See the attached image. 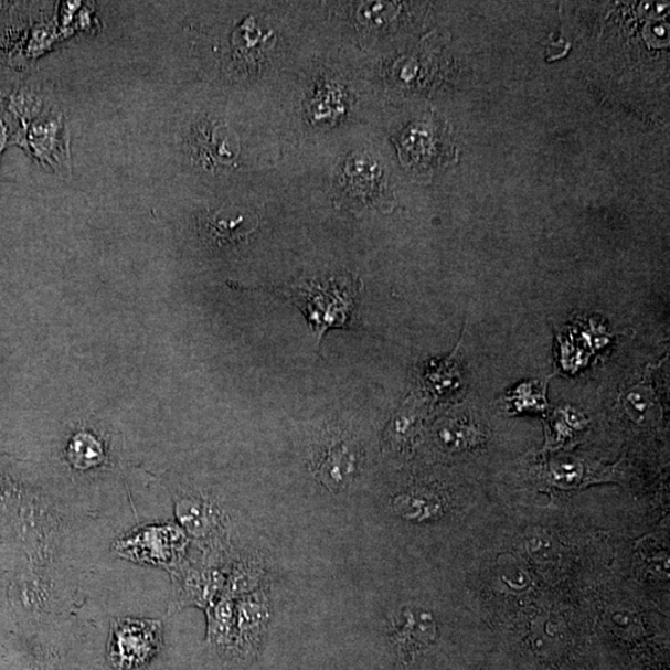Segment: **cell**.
I'll use <instances>...</instances> for the list:
<instances>
[{
  "label": "cell",
  "instance_id": "1",
  "mask_svg": "<svg viewBox=\"0 0 670 670\" xmlns=\"http://www.w3.org/2000/svg\"><path fill=\"white\" fill-rule=\"evenodd\" d=\"M277 291L301 309L319 343L331 329H350L357 323L359 287L354 279L332 278Z\"/></svg>",
  "mask_w": 670,
  "mask_h": 670
},
{
  "label": "cell",
  "instance_id": "2",
  "mask_svg": "<svg viewBox=\"0 0 670 670\" xmlns=\"http://www.w3.org/2000/svg\"><path fill=\"white\" fill-rule=\"evenodd\" d=\"M189 544L182 527L173 523L145 525L118 539L115 552L129 562L161 566L172 572L184 563Z\"/></svg>",
  "mask_w": 670,
  "mask_h": 670
},
{
  "label": "cell",
  "instance_id": "3",
  "mask_svg": "<svg viewBox=\"0 0 670 670\" xmlns=\"http://www.w3.org/2000/svg\"><path fill=\"white\" fill-rule=\"evenodd\" d=\"M162 642V625L153 619L117 618L108 641V659L116 670L147 664Z\"/></svg>",
  "mask_w": 670,
  "mask_h": 670
},
{
  "label": "cell",
  "instance_id": "4",
  "mask_svg": "<svg viewBox=\"0 0 670 670\" xmlns=\"http://www.w3.org/2000/svg\"><path fill=\"white\" fill-rule=\"evenodd\" d=\"M227 573L222 565L180 564L170 572L173 582L172 602L168 614L187 607L206 609L224 593Z\"/></svg>",
  "mask_w": 670,
  "mask_h": 670
},
{
  "label": "cell",
  "instance_id": "5",
  "mask_svg": "<svg viewBox=\"0 0 670 670\" xmlns=\"http://www.w3.org/2000/svg\"><path fill=\"white\" fill-rule=\"evenodd\" d=\"M359 454L349 439H331L318 458L317 475L329 489H340L354 481L358 474Z\"/></svg>",
  "mask_w": 670,
  "mask_h": 670
},
{
  "label": "cell",
  "instance_id": "6",
  "mask_svg": "<svg viewBox=\"0 0 670 670\" xmlns=\"http://www.w3.org/2000/svg\"><path fill=\"white\" fill-rule=\"evenodd\" d=\"M238 651H254L262 641L268 618V598L264 592H254L235 599Z\"/></svg>",
  "mask_w": 670,
  "mask_h": 670
},
{
  "label": "cell",
  "instance_id": "7",
  "mask_svg": "<svg viewBox=\"0 0 670 670\" xmlns=\"http://www.w3.org/2000/svg\"><path fill=\"white\" fill-rule=\"evenodd\" d=\"M437 639V624L432 614L426 611H406L395 625V644L400 656L414 658L426 651Z\"/></svg>",
  "mask_w": 670,
  "mask_h": 670
},
{
  "label": "cell",
  "instance_id": "8",
  "mask_svg": "<svg viewBox=\"0 0 670 670\" xmlns=\"http://www.w3.org/2000/svg\"><path fill=\"white\" fill-rule=\"evenodd\" d=\"M202 227L208 242L216 246H225L242 242L253 234L257 227V219L232 210H220L208 216Z\"/></svg>",
  "mask_w": 670,
  "mask_h": 670
},
{
  "label": "cell",
  "instance_id": "9",
  "mask_svg": "<svg viewBox=\"0 0 670 670\" xmlns=\"http://www.w3.org/2000/svg\"><path fill=\"white\" fill-rule=\"evenodd\" d=\"M205 614L206 641L220 649H237L235 599L223 594Z\"/></svg>",
  "mask_w": 670,
  "mask_h": 670
},
{
  "label": "cell",
  "instance_id": "10",
  "mask_svg": "<svg viewBox=\"0 0 670 670\" xmlns=\"http://www.w3.org/2000/svg\"><path fill=\"white\" fill-rule=\"evenodd\" d=\"M176 514L184 532L195 538H206L214 532L219 522L214 506L196 497L180 498L176 504Z\"/></svg>",
  "mask_w": 670,
  "mask_h": 670
},
{
  "label": "cell",
  "instance_id": "11",
  "mask_svg": "<svg viewBox=\"0 0 670 670\" xmlns=\"http://www.w3.org/2000/svg\"><path fill=\"white\" fill-rule=\"evenodd\" d=\"M264 568L255 560L246 559L228 570L224 595L234 599L252 594L263 582Z\"/></svg>",
  "mask_w": 670,
  "mask_h": 670
},
{
  "label": "cell",
  "instance_id": "12",
  "mask_svg": "<svg viewBox=\"0 0 670 670\" xmlns=\"http://www.w3.org/2000/svg\"><path fill=\"white\" fill-rule=\"evenodd\" d=\"M204 137L200 139L203 151L208 153L205 157L212 161L226 164L235 161L238 148L234 134L228 131L227 127L215 126L212 131L204 132Z\"/></svg>",
  "mask_w": 670,
  "mask_h": 670
},
{
  "label": "cell",
  "instance_id": "13",
  "mask_svg": "<svg viewBox=\"0 0 670 670\" xmlns=\"http://www.w3.org/2000/svg\"><path fill=\"white\" fill-rule=\"evenodd\" d=\"M624 407L629 417L637 424H645L653 418L658 407L657 396L651 386L639 384L629 389L624 396Z\"/></svg>",
  "mask_w": 670,
  "mask_h": 670
},
{
  "label": "cell",
  "instance_id": "14",
  "mask_svg": "<svg viewBox=\"0 0 670 670\" xmlns=\"http://www.w3.org/2000/svg\"><path fill=\"white\" fill-rule=\"evenodd\" d=\"M439 438L447 448L461 451L476 447L481 442L482 435L476 424L469 423L468 419H456L442 429Z\"/></svg>",
  "mask_w": 670,
  "mask_h": 670
},
{
  "label": "cell",
  "instance_id": "15",
  "mask_svg": "<svg viewBox=\"0 0 670 670\" xmlns=\"http://www.w3.org/2000/svg\"><path fill=\"white\" fill-rule=\"evenodd\" d=\"M72 462L78 468H88L103 461L102 445L89 435H77L68 448Z\"/></svg>",
  "mask_w": 670,
  "mask_h": 670
},
{
  "label": "cell",
  "instance_id": "16",
  "mask_svg": "<svg viewBox=\"0 0 670 670\" xmlns=\"http://www.w3.org/2000/svg\"><path fill=\"white\" fill-rule=\"evenodd\" d=\"M400 513L408 519L422 520L437 513L439 502L433 496L424 493L404 494L395 501Z\"/></svg>",
  "mask_w": 670,
  "mask_h": 670
},
{
  "label": "cell",
  "instance_id": "17",
  "mask_svg": "<svg viewBox=\"0 0 670 670\" xmlns=\"http://www.w3.org/2000/svg\"><path fill=\"white\" fill-rule=\"evenodd\" d=\"M553 478L559 486L573 487L582 481L584 476V467L574 461H560L553 468Z\"/></svg>",
  "mask_w": 670,
  "mask_h": 670
},
{
  "label": "cell",
  "instance_id": "18",
  "mask_svg": "<svg viewBox=\"0 0 670 670\" xmlns=\"http://www.w3.org/2000/svg\"><path fill=\"white\" fill-rule=\"evenodd\" d=\"M542 392H544L543 387L534 384H527L518 387L514 395V400L518 398L515 406L520 410H522L523 405V410H542L545 406L544 394L535 396V394Z\"/></svg>",
  "mask_w": 670,
  "mask_h": 670
},
{
  "label": "cell",
  "instance_id": "19",
  "mask_svg": "<svg viewBox=\"0 0 670 670\" xmlns=\"http://www.w3.org/2000/svg\"><path fill=\"white\" fill-rule=\"evenodd\" d=\"M528 547L530 554L534 557L547 560L550 550H552V544H550L546 539L536 535L530 540Z\"/></svg>",
  "mask_w": 670,
  "mask_h": 670
},
{
  "label": "cell",
  "instance_id": "20",
  "mask_svg": "<svg viewBox=\"0 0 670 670\" xmlns=\"http://www.w3.org/2000/svg\"><path fill=\"white\" fill-rule=\"evenodd\" d=\"M7 139H8L7 126L2 121V119H0V157H2V153L4 151V148L7 145Z\"/></svg>",
  "mask_w": 670,
  "mask_h": 670
}]
</instances>
